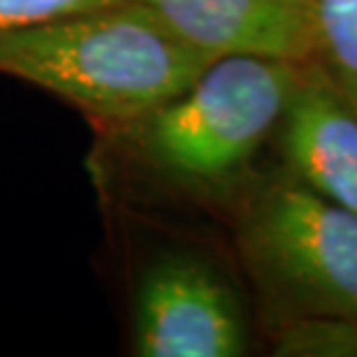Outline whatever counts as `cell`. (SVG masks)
<instances>
[{"mask_svg": "<svg viewBox=\"0 0 357 357\" xmlns=\"http://www.w3.org/2000/svg\"><path fill=\"white\" fill-rule=\"evenodd\" d=\"M211 61L142 0L0 33V75L109 123H137L181 96Z\"/></svg>", "mask_w": 357, "mask_h": 357, "instance_id": "cell-1", "label": "cell"}, {"mask_svg": "<svg viewBox=\"0 0 357 357\" xmlns=\"http://www.w3.org/2000/svg\"><path fill=\"white\" fill-rule=\"evenodd\" d=\"M299 66L244 54L213 59L181 96L135 123L139 151L174 181H227L281 123Z\"/></svg>", "mask_w": 357, "mask_h": 357, "instance_id": "cell-2", "label": "cell"}, {"mask_svg": "<svg viewBox=\"0 0 357 357\" xmlns=\"http://www.w3.org/2000/svg\"><path fill=\"white\" fill-rule=\"evenodd\" d=\"M239 246L260 290L288 320L357 318V213L299 178L248 202Z\"/></svg>", "mask_w": 357, "mask_h": 357, "instance_id": "cell-3", "label": "cell"}, {"mask_svg": "<svg viewBox=\"0 0 357 357\" xmlns=\"http://www.w3.org/2000/svg\"><path fill=\"white\" fill-rule=\"evenodd\" d=\"M248 330L239 299L209 262L188 253L153 260L132 299L139 357H239Z\"/></svg>", "mask_w": 357, "mask_h": 357, "instance_id": "cell-4", "label": "cell"}, {"mask_svg": "<svg viewBox=\"0 0 357 357\" xmlns=\"http://www.w3.org/2000/svg\"><path fill=\"white\" fill-rule=\"evenodd\" d=\"M278 126L295 178L357 213V107L316 59L299 66Z\"/></svg>", "mask_w": 357, "mask_h": 357, "instance_id": "cell-5", "label": "cell"}, {"mask_svg": "<svg viewBox=\"0 0 357 357\" xmlns=\"http://www.w3.org/2000/svg\"><path fill=\"white\" fill-rule=\"evenodd\" d=\"M199 52L306 63L316 56L309 0H142Z\"/></svg>", "mask_w": 357, "mask_h": 357, "instance_id": "cell-6", "label": "cell"}, {"mask_svg": "<svg viewBox=\"0 0 357 357\" xmlns=\"http://www.w3.org/2000/svg\"><path fill=\"white\" fill-rule=\"evenodd\" d=\"M316 59L357 107V0H309Z\"/></svg>", "mask_w": 357, "mask_h": 357, "instance_id": "cell-7", "label": "cell"}, {"mask_svg": "<svg viewBox=\"0 0 357 357\" xmlns=\"http://www.w3.org/2000/svg\"><path fill=\"white\" fill-rule=\"evenodd\" d=\"M274 348L283 357H357V318L288 320Z\"/></svg>", "mask_w": 357, "mask_h": 357, "instance_id": "cell-8", "label": "cell"}, {"mask_svg": "<svg viewBox=\"0 0 357 357\" xmlns=\"http://www.w3.org/2000/svg\"><path fill=\"white\" fill-rule=\"evenodd\" d=\"M116 3L123 0H0V33L24 31Z\"/></svg>", "mask_w": 357, "mask_h": 357, "instance_id": "cell-9", "label": "cell"}]
</instances>
